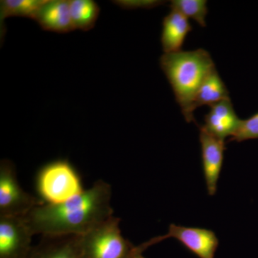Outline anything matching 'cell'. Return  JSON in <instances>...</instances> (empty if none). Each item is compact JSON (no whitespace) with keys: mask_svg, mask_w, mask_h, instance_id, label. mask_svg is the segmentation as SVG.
I'll use <instances>...</instances> for the list:
<instances>
[{"mask_svg":"<svg viewBox=\"0 0 258 258\" xmlns=\"http://www.w3.org/2000/svg\"><path fill=\"white\" fill-rule=\"evenodd\" d=\"M258 139V112L246 120H242L240 127L229 142H242Z\"/></svg>","mask_w":258,"mask_h":258,"instance_id":"cell-17","label":"cell"},{"mask_svg":"<svg viewBox=\"0 0 258 258\" xmlns=\"http://www.w3.org/2000/svg\"><path fill=\"white\" fill-rule=\"evenodd\" d=\"M33 236L25 217H0V258H28Z\"/></svg>","mask_w":258,"mask_h":258,"instance_id":"cell-6","label":"cell"},{"mask_svg":"<svg viewBox=\"0 0 258 258\" xmlns=\"http://www.w3.org/2000/svg\"><path fill=\"white\" fill-rule=\"evenodd\" d=\"M137 248L122 235L120 219L114 216L81 236L82 258H132Z\"/></svg>","mask_w":258,"mask_h":258,"instance_id":"cell-4","label":"cell"},{"mask_svg":"<svg viewBox=\"0 0 258 258\" xmlns=\"http://www.w3.org/2000/svg\"><path fill=\"white\" fill-rule=\"evenodd\" d=\"M28 258H82L81 236L42 237Z\"/></svg>","mask_w":258,"mask_h":258,"instance_id":"cell-11","label":"cell"},{"mask_svg":"<svg viewBox=\"0 0 258 258\" xmlns=\"http://www.w3.org/2000/svg\"><path fill=\"white\" fill-rule=\"evenodd\" d=\"M168 238H174L179 241L199 258H215L219 245L218 238L212 230L174 224L169 226V231L165 235L154 237L149 242L152 245Z\"/></svg>","mask_w":258,"mask_h":258,"instance_id":"cell-7","label":"cell"},{"mask_svg":"<svg viewBox=\"0 0 258 258\" xmlns=\"http://www.w3.org/2000/svg\"><path fill=\"white\" fill-rule=\"evenodd\" d=\"M33 20L46 31L67 33L75 30L70 1L66 0H46Z\"/></svg>","mask_w":258,"mask_h":258,"instance_id":"cell-10","label":"cell"},{"mask_svg":"<svg viewBox=\"0 0 258 258\" xmlns=\"http://www.w3.org/2000/svg\"><path fill=\"white\" fill-rule=\"evenodd\" d=\"M192 30L189 20L175 10H171L162 23L161 42L164 53L182 50L183 44Z\"/></svg>","mask_w":258,"mask_h":258,"instance_id":"cell-12","label":"cell"},{"mask_svg":"<svg viewBox=\"0 0 258 258\" xmlns=\"http://www.w3.org/2000/svg\"><path fill=\"white\" fill-rule=\"evenodd\" d=\"M170 8L186 18L193 19L203 28L206 27L205 19L208 13L206 0H172Z\"/></svg>","mask_w":258,"mask_h":258,"instance_id":"cell-16","label":"cell"},{"mask_svg":"<svg viewBox=\"0 0 258 258\" xmlns=\"http://www.w3.org/2000/svg\"><path fill=\"white\" fill-rule=\"evenodd\" d=\"M210 107V111L205 116V124L201 126L213 137L225 142L227 137L235 135L242 119L236 114L230 98Z\"/></svg>","mask_w":258,"mask_h":258,"instance_id":"cell-9","label":"cell"},{"mask_svg":"<svg viewBox=\"0 0 258 258\" xmlns=\"http://www.w3.org/2000/svg\"><path fill=\"white\" fill-rule=\"evenodd\" d=\"M111 199V185L100 179L63 203L39 205L24 217L33 235L83 236L113 216Z\"/></svg>","mask_w":258,"mask_h":258,"instance_id":"cell-1","label":"cell"},{"mask_svg":"<svg viewBox=\"0 0 258 258\" xmlns=\"http://www.w3.org/2000/svg\"><path fill=\"white\" fill-rule=\"evenodd\" d=\"M160 67L172 88L176 103L188 123L195 122L193 103L199 88L215 69L211 55L204 49L164 53Z\"/></svg>","mask_w":258,"mask_h":258,"instance_id":"cell-2","label":"cell"},{"mask_svg":"<svg viewBox=\"0 0 258 258\" xmlns=\"http://www.w3.org/2000/svg\"><path fill=\"white\" fill-rule=\"evenodd\" d=\"M199 127L204 177L209 195L213 196L217 192V183L223 165L225 142L209 134L201 125Z\"/></svg>","mask_w":258,"mask_h":258,"instance_id":"cell-8","label":"cell"},{"mask_svg":"<svg viewBox=\"0 0 258 258\" xmlns=\"http://www.w3.org/2000/svg\"><path fill=\"white\" fill-rule=\"evenodd\" d=\"M71 18L75 30L88 31L96 25L100 14L98 4L91 0L70 1Z\"/></svg>","mask_w":258,"mask_h":258,"instance_id":"cell-14","label":"cell"},{"mask_svg":"<svg viewBox=\"0 0 258 258\" xmlns=\"http://www.w3.org/2000/svg\"><path fill=\"white\" fill-rule=\"evenodd\" d=\"M46 0H4L1 1V22L10 17H23L33 20Z\"/></svg>","mask_w":258,"mask_h":258,"instance_id":"cell-15","label":"cell"},{"mask_svg":"<svg viewBox=\"0 0 258 258\" xmlns=\"http://www.w3.org/2000/svg\"><path fill=\"white\" fill-rule=\"evenodd\" d=\"M35 183L37 197L48 205L63 203L85 190L79 172L66 159H56L42 166Z\"/></svg>","mask_w":258,"mask_h":258,"instance_id":"cell-3","label":"cell"},{"mask_svg":"<svg viewBox=\"0 0 258 258\" xmlns=\"http://www.w3.org/2000/svg\"><path fill=\"white\" fill-rule=\"evenodd\" d=\"M147 248V246L144 243L137 246V250H136L135 253L132 256V258H145L144 257L143 254H142V252Z\"/></svg>","mask_w":258,"mask_h":258,"instance_id":"cell-18","label":"cell"},{"mask_svg":"<svg viewBox=\"0 0 258 258\" xmlns=\"http://www.w3.org/2000/svg\"><path fill=\"white\" fill-rule=\"evenodd\" d=\"M43 203L20 186L15 164L8 159L0 161V217H25Z\"/></svg>","mask_w":258,"mask_h":258,"instance_id":"cell-5","label":"cell"},{"mask_svg":"<svg viewBox=\"0 0 258 258\" xmlns=\"http://www.w3.org/2000/svg\"><path fill=\"white\" fill-rule=\"evenodd\" d=\"M229 91L226 87L216 68L212 70L204 80L194 99V111L199 108L208 105L210 106L215 103L230 99Z\"/></svg>","mask_w":258,"mask_h":258,"instance_id":"cell-13","label":"cell"}]
</instances>
